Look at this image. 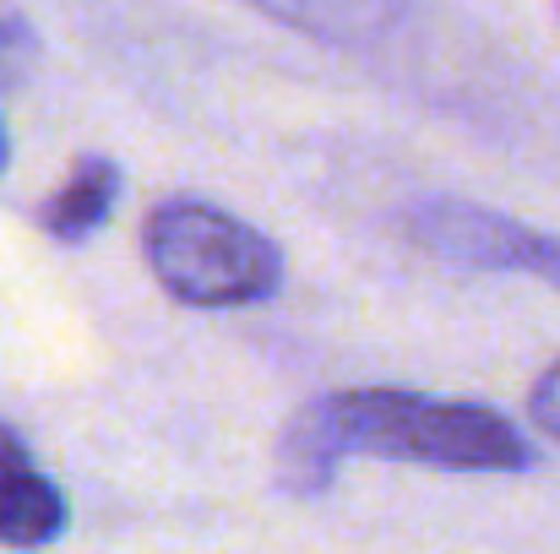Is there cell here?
<instances>
[{
    "label": "cell",
    "mask_w": 560,
    "mask_h": 554,
    "mask_svg": "<svg viewBox=\"0 0 560 554\" xmlns=\"http://www.w3.org/2000/svg\"><path fill=\"white\" fill-rule=\"evenodd\" d=\"M153 283L186 310H245L283 288V250L207 196H170L142 223Z\"/></svg>",
    "instance_id": "7a4b0ae2"
},
{
    "label": "cell",
    "mask_w": 560,
    "mask_h": 554,
    "mask_svg": "<svg viewBox=\"0 0 560 554\" xmlns=\"http://www.w3.org/2000/svg\"><path fill=\"white\" fill-rule=\"evenodd\" d=\"M22 462H33V451H27V440H22V435L0 419V479H5L11 468H22Z\"/></svg>",
    "instance_id": "9c48e42d"
},
{
    "label": "cell",
    "mask_w": 560,
    "mask_h": 554,
    "mask_svg": "<svg viewBox=\"0 0 560 554\" xmlns=\"http://www.w3.org/2000/svg\"><path fill=\"white\" fill-rule=\"evenodd\" d=\"M245 5L322 49H371L408 22L413 0H245Z\"/></svg>",
    "instance_id": "277c9868"
},
{
    "label": "cell",
    "mask_w": 560,
    "mask_h": 554,
    "mask_svg": "<svg viewBox=\"0 0 560 554\" xmlns=\"http://www.w3.org/2000/svg\"><path fill=\"white\" fill-rule=\"evenodd\" d=\"M528 413H534L539 435H550L560 446V359H550V365L539 369V380L528 391Z\"/></svg>",
    "instance_id": "ba28073f"
},
{
    "label": "cell",
    "mask_w": 560,
    "mask_h": 554,
    "mask_svg": "<svg viewBox=\"0 0 560 554\" xmlns=\"http://www.w3.org/2000/svg\"><path fill=\"white\" fill-rule=\"evenodd\" d=\"M38 60H44L38 27H33L22 11L0 5V93L27 87V82H33V71H38Z\"/></svg>",
    "instance_id": "52a82bcc"
},
{
    "label": "cell",
    "mask_w": 560,
    "mask_h": 554,
    "mask_svg": "<svg viewBox=\"0 0 560 554\" xmlns=\"http://www.w3.org/2000/svg\"><path fill=\"white\" fill-rule=\"evenodd\" d=\"M66 528H71V500L38 462H22L0 479V550L38 554L60 544Z\"/></svg>",
    "instance_id": "5b68a950"
},
{
    "label": "cell",
    "mask_w": 560,
    "mask_h": 554,
    "mask_svg": "<svg viewBox=\"0 0 560 554\" xmlns=\"http://www.w3.org/2000/svg\"><path fill=\"white\" fill-rule=\"evenodd\" d=\"M120 190H126L120 164L88 153V158H77V169L66 175V185L38 207V228H44L49 239H60V245H82V239H93V234L115 217Z\"/></svg>",
    "instance_id": "8992f818"
},
{
    "label": "cell",
    "mask_w": 560,
    "mask_h": 554,
    "mask_svg": "<svg viewBox=\"0 0 560 554\" xmlns=\"http://www.w3.org/2000/svg\"><path fill=\"white\" fill-rule=\"evenodd\" d=\"M354 457L435 473H528L534 440L490 402L430 397L413 386H338L294 408L272 446V479L294 500H316Z\"/></svg>",
    "instance_id": "6da1fadb"
},
{
    "label": "cell",
    "mask_w": 560,
    "mask_h": 554,
    "mask_svg": "<svg viewBox=\"0 0 560 554\" xmlns=\"http://www.w3.org/2000/svg\"><path fill=\"white\" fill-rule=\"evenodd\" d=\"M402 228L435 261H452L468 272L534 278L560 294V234L534 228L512 212H495V207L463 201V196H424L402 212Z\"/></svg>",
    "instance_id": "3957f363"
},
{
    "label": "cell",
    "mask_w": 560,
    "mask_h": 554,
    "mask_svg": "<svg viewBox=\"0 0 560 554\" xmlns=\"http://www.w3.org/2000/svg\"><path fill=\"white\" fill-rule=\"evenodd\" d=\"M5 158H11V142H5V126H0V169H5Z\"/></svg>",
    "instance_id": "30bf717a"
}]
</instances>
